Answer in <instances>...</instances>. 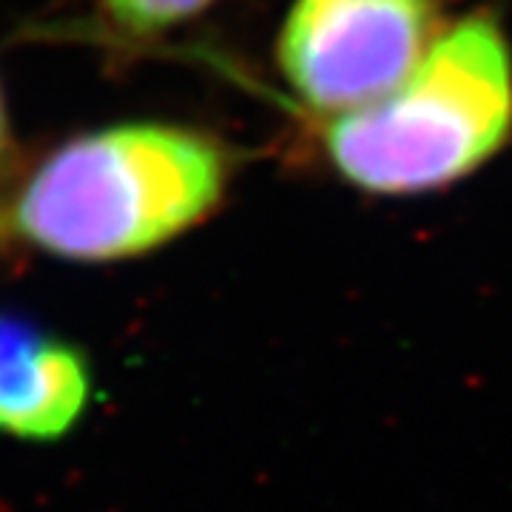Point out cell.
<instances>
[{"label":"cell","instance_id":"obj_1","mask_svg":"<svg viewBox=\"0 0 512 512\" xmlns=\"http://www.w3.org/2000/svg\"><path fill=\"white\" fill-rule=\"evenodd\" d=\"M231 180L220 140L174 123L74 134L23 165L0 197V248L106 265L157 251L200 225Z\"/></svg>","mask_w":512,"mask_h":512},{"label":"cell","instance_id":"obj_2","mask_svg":"<svg viewBox=\"0 0 512 512\" xmlns=\"http://www.w3.org/2000/svg\"><path fill=\"white\" fill-rule=\"evenodd\" d=\"M512 128V57L490 15L441 32L402 83L325 128L333 168L373 194H419L487 163Z\"/></svg>","mask_w":512,"mask_h":512},{"label":"cell","instance_id":"obj_3","mask_svg":"<svg viewBox=\"0 0 512 512\" xmlns=\"http://www.w3.org/2000/svg\"><path fill=\"white\" fill-rule=\"evenodd\" d=\"M439 26V0H296L279 35V66L311 109L336 117L393 92Z\"/></svg>","mask_w":512,"mask_h":512},{"label":"cell","instance_id":"obj_4","mask_svg":"<svg viewBox=\"0 0 512 512\" xmlns=\"http://www.w3.org/2000/svg\"><path fill=\"white\" fill-rule=\"evenodd\" d=\"M94 370L86 350L55 330L0 313V433L57 441L89 410Z\"/></svg>","mask_w":512,"mask_h":512},{"label":"cell","instance_id":"obj_5","mask_svg":"<svg viewBox=\"0 0 512 512\" xmlns=\"http://www.w3.org/2000/svg\"><path fill=\"white\" fill-rule=\"evenodd\" d=\"M217 0H97L103 15L131 35H157L202 15Z\"/></svg>","mask_w":512,"mask_h":512},{"label":"cell","instance_id":"obj_6","mask_svg":"<svg viewBox=\"0 0 512 512\" xmlns=\"http://www.w3.org/2000/svg\"><path fill=\"white\" fill-rule=\"evenodd\" d=\"M23 165L26 163L20 160L15 128H12V120H9V106H6V97H3V86H0V197L18 180Z\"/></svg>","mask_w":512,"mask_h":512}]
</instances>
